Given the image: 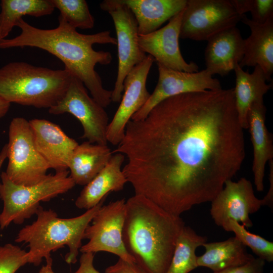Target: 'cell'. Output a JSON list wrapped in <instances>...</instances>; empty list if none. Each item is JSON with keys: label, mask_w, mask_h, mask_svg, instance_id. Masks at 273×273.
<instances>
[{"label": "cell", "mask_w": 273, "mask_h": 273, "mask_svg": "<svg viewBox=\"0 0 273 273\" xmlns=\"http://www.w3.org/2000/svg\"><path fill=\"white\" fill-rule=\"evenodd\" d=\"M234 88L176 95L127 123L115 153L141 195L173 215L211 202L240 169L245 141Z\"/></svg>", "instance_id": "cell-1"}, {"label": "cell", "mask_w": 273, "mask_h": 273, "mask_svg": "<svg viewBox=\"0 0 273 273\" xmlns=\"http://www.w3.org/2000/svg\"><path fill=\"white\" fill-rule=\"evenodd\" d=\"M59 25L54 29H43L33 26L22 18L16 26L21 29L18 36L0 40V49L30 47L43 50L59 59L64 69L80 80L92 97L103 107L111 101L112 90L104 88L102 81L95 68L97 64L111 63L110 52L96 51L95 44L116 45V39L108 30L95 34L80 33L59 16Z\"/></svg>", "instance_id": "cell-2"}, {"label": "cell", "mask_w": 273, "mask_h": 273, "mask_svg": "<svg viewBox=\"0 0 273 273\" xmlns=\"http://www.w3.org/2000/svg\"><path fill=\"white\" fill-rule=\"evenodd\" d=\"M185 225L145 197L134 195L125 201L122 231L124 247L146 273H166L177 239Z\"/></svg>", "instance_id": "cell-3"}, {"label": "cell", "mask_w": 273, "mask_h": 273, "mask_svg": "<svg viewBox=\"0 0 273 273\" xmlns=\"http://www.w3.org/2000/svg\"><path fill=\"white\" fill-rule=\"evenodd\" d=\"M105 199L82 214L72 218L58 217L54 210L44 209L40 205L36 219L22 228L15 241L27 244L29 263L39 265L43 258L51 256L52 252L67 246L69 252L65 256L68 264H74L82 246L85 229L103 205Z\"/></svg>", "instance_id": "cell-4"}, {"label": "cell", "mask_w": 273, "mask_h": 273, "mask_svg": "<svg viewBox=\"0 0 273 273\" xmlns=\"http://www.w3.org/2000/svg\"><path fill=\"white\" fill-rule=\"evenodd\" d=\"M71 75L24 62H10L0 68V97L37 108H50L62 98Z\"/></svg>", "instance_id": "cell-5"}, {"label": "cell", "mask_w": 273, "mask_h": 273, "mask_svg": "<svg viewBox=\"0 0 273 273\" xmlns=\"http://www.w3.org/2000/svg\"><path fill=\"white\" fill-rule=\"evenodd\" d=\"M0 176V199L4 204L0 213L2 230L12 222L23 223L36 214L41 202H49L67 192L75 185L68 170L49 174L40 182L30 186L14 183L5 171L2 172Z\"/></svg>", "instance_id": "cell-6"}, {"label": "cell", "mask_w": 273, "mask_h": 273, "mask_svg": "<svg viewBox=\"0 0 273 273\" xmlns=\"http://www.w3.org/2000/svg\"><path fill=\"white\" fill-rule=\"evenodd\" d=\"M7 145L8 163L5 172L12 182L30 186L47 176L50 167L36 149L28 120L21 117L12 120Z\"/></svg>", "instance_id": "cell-7"}, {"label": "cell", "mask_w": 273, "mask_h": 273, "mask_svg": "<svg viewBox=\"0 0 273 273\" xmlns=\"http://www.w3.org/2000/svg\"><path fill=\"white\" fill-rule=\"evenodd\" d=\"M100 7L111 16L116 33L118 63L111 101L119 103L125 77L147 55L139 46L138 24L130 10L120 0H104L100 3Z\"/></svg>", "instance_id": "cell-8"}, {"label": "cell", "mask_w": 273, "mask_h": 273, "mask_svg": "<svg viewBox=\"0 0 273 273\" xmlns=\"http://www.w3.org/2000/svg\"><path fill=\"white\" fill-rule=\"evenodd\" d=\"M241 16L229 0H187L179 38L207 41L216 33L236 26Z\"/></svg>", "instance_id": "cell-9"}, {"label": "cell", "mask_w": 273, "mask_h": 273, "mask_svg": "<svg viewBox=\"0 0 273 273\" xmlns=\"http://www.w3.org/2000/svg\"><path fill=\"white\" fill-rule=\"evenodd\" d=\"M49 112L54 115L72 114L82 125V138L91 143L107 145L108 116L104 108L88 95L84 85L77 78L71 75L64 96L49 109Z\"/></svg>", "instance_id": "cell-10"}, {"label": "cell", "mask_w": 273, "mask_h": 273, "mask_svg": "<svg viewBox=\"0 0 273 273\" xmlns=\"http://www.w3.org/2000/svg\"><path fill=\"white\" fill-rule=\"evenodd\" d=\"M125 214L124 199L103 205L85 229L83 239L88 242L82 245L80 252L95 253L106 252L129 262H135L123 243L122 231Z\"/></svg>", "instance_id": "cell-11"}, {"label": "cell", "mask_w": 273, "mask_h": 273, "mask_svg": "<svg viewBox=\"0 0 273 273\" xmlns=\"http://www.w3.org/2000/svg\"><path fill=\"white\" fill-rule=\"evenodd\" d=\"M211 202L210 212L212 219L226 232H231L230 220L247 228L252 227L253 223L249 215L263 206L262 200L254 194L251 183L244 177L237 181L227 180Z\"/></svg>", "instance_id": "cell-12"}, {"label": "cell", "mask_w": 273, "mask_h": 273, "mask_svg": "<svg viewBox=\"0 0 273 273\" xmlns=\"http://www.w3.org/2000/svg\"><path fill=\"white\" fill-rule=\"evenodd\" d=\"M159 76L157 83L145 104L131 119L145 118L158 104L170 97L185 93L222 89L220 81L212 77L206 69L196 72L176 71L157 64Z\"/></svg>", "instance_id": "cell-13"}, {"label": "cell", "mask_w": 273, "mask_h": 273, "mask_svg": "<svg viewBox=\"0 0 273 273\" xmlns=\"http://www.w3.org/2000/svg\"><path fill=\"white\" fill-rule=\"evenodd\" d=\"M155 62L150 55L134 66L123 82V94L107 131L108 142L118 145L123 139L126 126L131 117L147 102L150 97L146 82L151 68Z\"/></svg>", "instance_id": "cell-14"}, {"label": "cell", "mask_w": 273, "mask_h": 273, "mask_svg": "<svg viewBox=\"0 0 273 273\" xmlns=\"http://www.w3.org/2000/svg\"><path fill=\"white\" fill-rule=\"evenodd\" d=\"M184 9L169 20L164 27L145 35H139L138 44L146 54L167 68L187 72L198 71V66L193 62H187L179 46L181 20Z\"/></svg>", "instance_id": "cell-15"}, {"label": "cell", "mask_w": 273, "mask_h": 273, "mask_svg": "<svg viewBox=\"0 0 273 273\" xmlns=\"http://www.w3.org/2000/svg\"><path fill=\"white\" fill-rule=\"evenodd\" d=\"M37 151L56 172L67 170L72 154L78 145L57 124L44 119L29 120Z\"/></svg>", "instance_id": "cell-16"}, {"label": "cell", "mask_w": 273, "mask_h": 273, "mask_svg": "<svg viewBox=\"0 0 273 273\" xmlns=\"http://www.w3.org/2000/svg\"><path fill=\"white\" fill-rule=\"evenodd\" d=\"M207 41L205 51L206 69L212 75H227L244 57V39L236 26L216 33Z\"/></svg>", "instance_id": "cell-17"}, {"label": "cell", "mask_w": 273, "mask_h": 273, "mask_svg": "<svg viewBox=\"0 0 273 273\" xmlns=\"http://www.w3.org/2000/svg\"><path fill=\"white\" fill-rule=\"evenodd\" d=\"M266 111L262 100L254 103L248 114V128L253 149L252 171L254 185L258 192L264 190L265 165L273 158L272 136L265 124Z\"/></svg>", "instance_id": "cell-18"}, {"label": "cell", "mask_w": 273, "mask_h": 273, "mask_svg": "<svg viewBox=\"0 0 273 273\" xmlns=\"http://www.w3.org/2000/svg\"><path fill=\"white\" fill-rule=\"evenodd\" d=\"M240 21L250 28L251 33L244 39V55L239 65L242 68L258 65L267 81H270L273 73V17L262 24L255 23L245 15H242Z\"/></svg>", "instance_id": "cell-19"}, {"label": "cell", "mask_w": 273, "mask_h": 273, "mask_svg": "<svg viewBox=\"0 0 273 273\" xmlns=\"http://www.w3.org/2000/svg\"><path fill=\"white\" fill-rule=\"evenodd\" d=\"M124 157L119 153L112 155L104 168L84 186L75 202L78 208L89 209L105 199L111 192L123 189L127 182L121 169Z\"/></svg>", "instance_id": "cell-20"}, {"label": "cell", "mask_w": 273, "mask_h": 273, "mask_svg": "<svg viewBox=\"0 0 273 273\" xmlns=\"http://www.w3.org/2000/svg\"><path fill=\"white\" fill-rule=\"evenodd\" d=\"M133 14L139 35L158 29L166 21L183 10L187 0H120Z\"/></svg>", "instance_id": "cell-21"}, {"label": "cell", "mask_w": 273, "mask_h": 273, "mask_svg": "<svg viewBox=\"0 0 273 273\" xmlns=\"http://www.w3.org/2000/svg\"><path fill=\"white\" fill-rule=\"evenodd\" d=\"M236 86L234 88L236 109L242 127L248 128V114L251 106L255 102L263 100L264 95L271 85L266 83L267 78L262 69L254 67L252 73L244 71L238 63L235 65Z\"/></svg>", "instance_id": "cell-22"}, {"label": "cell", "mask_w": 273, "mask_h": 273, "mask_svg": "<svg viewBox=\"0 0 273 273\" xmlns=\"http://www.w3.org/2000/svg\"><path fill=\"white\" fill-rule=\"evenodd\" d=\"M112 156L107 145L85 141L74 150L68 165L75 185L85 186L106 165Z\"/></svg>", "instance_id": "cell-23"}, {"label": "cell", "mask_w": 273, "mask_h": 273, "mask_svg": "<svg viewBox=\"0 0 273 273\" xmlns=\"http://www.w3.org/2000/svg\"><path fill=\"white\" fill-rule=\"evenodd\" d=\"M205 252L197 257L198 266L209 268L213 272L241 265L254 257L236 237L219 242H206Z\"/></svg>", "instance_id": "cell-24"}, {"label": "cell", "mask_w": 273, "mask_h": 273, "mask_svg": "<svg viewBox=\"0 0 273 273\" xmlns=\"http://www.w3.org/2000/svg\"><path fill=\"white\" fill-rule=\"evenodd\" d=\"M1 7V40L6 38L23 16L41 17L51 14L55 9L51 0H2Z\"/></svg>", "instance_id": "cell-25"}, {"label": "cell", "mask_w": 273, "mask_h": 273, "mask_svg": "<svg viewBox=\"0 0 273 273\" xmlns=\"http://www.w3.org/2000/svg\"><path fill=\"white\" fill-rule=\"evenodd\" d=\"M207 238L185 225L179 234L166 273H189L198 267L197 248L207 242Z\"/></svg>", "instance_id": "cell-26"}, {"label": "cell", "mask_w": 273, "mask_h": 273, "mask_svg": "<svg viewBox=\"0 0 273 273\" xmlns=\"http://www.w3.org/2000/svg\"><path fill=\"white\" fill-rule=\"evenodd\" d=\"M60 11L59 17L72 27L82 29L94 27L95 19L85 0H51Z\"/></svg>", "instance_id": "cell-27"}, {"label": "cell", "mask_w": 273, "mask_h": 273, "mask_svg": "<svg viewBox=\"0 0 273 273\" xmlns=\"http://www.w3.org/2000/svg\"><path fill=\"white\" fill-rule=\"evenodd\" d=\"M231 232L246 247H249L253 252L265 261H273V243L264 238L248 231L240 223L229 220Z\"/></svg>", "instance_id": "cell-28"}, {"label": "cell", "mask_w": 273, "mask_h": 273, "mask_svg": "<svg viewBox=\"0 0 273 273\" xmlns=\"http://www.w3.org/2000/svg\"><path fill=\"white\" fill-rule=\"evenodd\" d=\"M240 16L250 12L255 23L262 24L273 17L272 0H230Z\"/></svg>", "instance_id": "cell-29"}, {"label": "cell", "mask_w": 273, "mask_h": 273, "mask_svg": "<svg viewBox=\"0 0 273 273\" xmlns=\"http://www.w3.org/2000/svg\"><path fill=\"white\" fill-rule=\"evenodd\" d=\"M28 263L27 251L11 243L0 245V273H15Z\"/></svg>", "instance_id": "cell-30"}, {"label": "cell", "mask_w": 273, "mask_h": 273, "mask_svg": "<svg viewBox=\"0 0 273 273\" xmlns=\"http://www.w3.org/2000/svg\"><path fill=\"white\" fill-rule=\"evenodd\" d=\"M265 261L260 258H254L249 262L213 273H262L265 265Z\"/></svg>", "instance_id": "cell-31"}, {"label": "cell", "mask_w": 273, "mask_h": 273, "mask_svg": "<svg viewBox=\"0 0 273 273\" xmlns=\"http://www.w3.org/2000/svg\"><path fill=\"white\" fill-rule=\"evenodd\" d=\"M105 273H146L135 262H129L119 258L114 264L105 269Z\"/></svg>", "instance_id": "cell-32"}, {"label": "cell", "mask_w": 273, "mask_h": 273, "mask_svg": "<svg viewBox=\"0 0 273 273\" xmlns=\"http://www.w3.org/2000/svg\"><path fill=\"white\" fill-rule=\"evenodd\" d=\"M94 254L83 253L79 259V266L74 273H100L94 265Z\"/></svg>", "instance_id": "cell-33"}, {"label": "cell", "mask_w": 273, "mask_h": 273, "mask_svg": "<svg viewBox=\"0 0 273 273\" xmlns=\"http://www.w3.org/2000/svg\"><path fill=\"white\" fill-rule=\"evenodd\" d=\"M270 167L269 182L270 187L266 195L262 199L263 206H267L272 209L273 206V161H269Z\"/></svg>", "instance_id": "cell-34"}, {"label": "cell", "mask_w": 273, "mask_h": 273, "mask_svg": "<svg viewBox=\"0 0 273 273\" xmlns=\"http://www.w3.org/2000/svg\"><path fill=\"white\" fill-rule=\"evenodd\" d=\"M11 103L0 97V119L8 113Z\"/></svg>", "instance_id": "cell-35"}, {"label": "cell", "mask_w": 273, "mask_h": 273, "mask_svg": "<svg viewBox=\"0 0 273 273\" xmlns=\"http://www.w3.org/2000/svg\"><path fill=\"white\" fill-rule=\"evenodd\" d=\"M46 264L39 269L38 273H55L52 268L53 259L51 257L46 259Z\"/></svg>", "instance_id": "cell-36"}, {"label": "cell", "mask_w": 273, "mask_h": 273, "mask_svg": "<svg viewBox=\"0 0 273 273\" xmlns=\"http://www.w3.org/2000/svg\"><path fill=\"white\" fill-rule=\"evenodd\" d=\"M7 151L8 145L7 144H6L4 146L0 152V171L4 162L6 158H7Z\"/></svg>", "instance_id": "cell-37"}, {"label": "cell", "mask_w": 273, "mask_h": 273, "mask_svg": "<svg viewBox=\"0 0 273 273\" xmlns=\"http://www.w3.org/2000/svg\"><path fill=\"white\" fill-rule=\"evenodd\" d=\"M1 40V38H0V40Z\"/></svg>", "instance_id": "cell-38"}]
</instances>
